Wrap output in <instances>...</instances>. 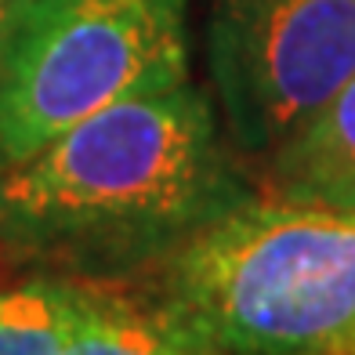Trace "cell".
Returning <instances> with one entry per match:
<instances>
[{
	"label": "cell",
	"instance_id": "cell-2",
	"mask_svg": "<svg viewBox=\"0 0 355 355\" xmlns=\"http://www.w3.org/2000/svg\"><path fill=\"white\" fill-rule=\"evenodd\" d=\"M164 261L159 297L218 355L355 352V203L254 192Z\"/></svg>",
	"mask_w": 355,
	"mask_h": 355
},
{
	"label": "cell",
	"instance_id": "cell-4",
	"mask_svg": "<svg viewBox=\"0 0 355 355\" xmlns=\"http://www.w3.org/2000/svg\"><path fill=\"white\" fill-rule=\"evenodd\" d=\"M211 69L236 145L268 159L355 73V0H214Z\"/></svg>",
	"mask_w": 355,
	"mask_h": 355
},
{
	"label": "cell",
	"instance_id": "cell-6",
	"mask_svg": "<svg viewBox=\"0 0 355 355\" xmlns=\"http://www.w3.org/2000/svg\"><path fill=\"white\" fill-rule=\"evenodd\" d=\"M62 355H218L164 297L135 301L91 283L84 319Z\"/></svg>",
	"mask_w": 355,
	"mask_h": 355
},
{
	"label": "cell",
	"instance_id": "cell-8",
	"mask_svg": "<svg viewBox=\"0 0 355 355\" xmlns=\"http://www.w3.org/2000/svg\"><path fill=\"white\" fill-rule=\"evenodd\" d=\"M8 8H11V0H0V29H4V19H8Z\"/></svg>",
	"mask_w": 355,
	"mask_h": 355
},
{
	"label": "cell",
	"instance_id": "cell-9",
	"mask_svg": "<svg viewBox=\"0 0 355 355\" xmlns=\"http://www.w3.org/2000/svg\"><path fill=\"white\" fill-rule=\"evenodd\" d=\"M352 355H355V352H352Z\"/></svg>",
	"mask_w": 355,
	"mask_h": 355
},
{
	"label": "cell",
	"instance_id": "cell-3",
	"mask_svg": "<svg viewBox=\"0 0 355 355\" xmlns=\"http://www.w3.org/2000/svg\"><path fill=\"white\" fill-rule=\"evenodd\" d=\"M185 80V0H11L0 29V171L91 112Z\"/></svg>",
	"mask_w": 355,
	"mask_h": 355
},
{
	"label": "cell",
	"instance_id": "cell-5",
	"mask_svg": "<svg viewBox=\"0 0 355 355\" xmlns=\"http://www.w3.org/2000/svg\"><path fill=\"white\" fill-rule=\"evenodd\" d=\"M265 196L355 203V73L334 98L265 159Z\"/></svg>",
	"mask_w": 355,
	"mask_h": 355
},
{
	"label": "cell",
	"instance_id": "cell-7",
	"mask_svg": "<svg viewBox=\"0 0 355 355\" xmlns=\"http://www.w3.org/2000/svg\"><path fill=\"white\" fill-rule=\"evenodd\" d=\"M91 301V283L37 276L0 286V355H62Z\"/></svg>",
	"mask_w": 355,
	"mask_h": 355
},
{
	"label": "cell",
	"instance_id": "cell-1",
	"mask_svg": "<svg viewBox=\"0 0 355 355\" xmlns=\"http://www.w3.org/2000/svg\"><path fill=\"white\" fill-rule=\"evenodd\" d=\"M247 196L211 102L185 80L91 112L0 171V257L149 261Z\"/></svg>",
	"mask_w": 355,
	"mask_h": 355
}]
</instances>
